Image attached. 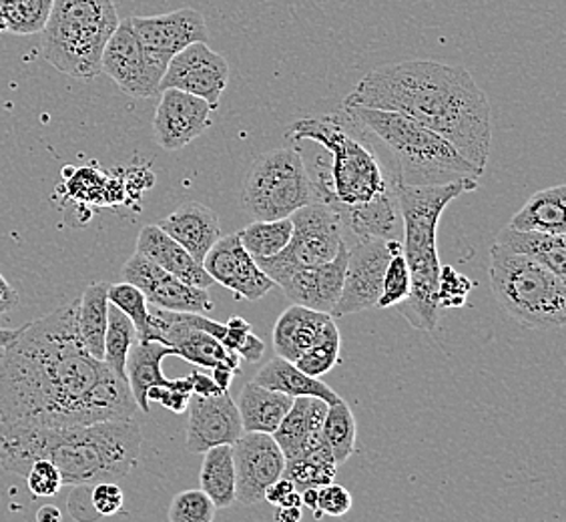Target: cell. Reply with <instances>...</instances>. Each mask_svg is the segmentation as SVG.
Segmentation results:
<instances>
[{
  "label": "cell",
  "instance_id": "6da1fadb",
  "mask_svg": "<svg viewBox=\"0 0 566 522\" xmlns=\"http://www.w3.org/2000/svg\"><path fill=\"white\" fill-rule=\"evenodd\" d=\"M109 366L88 354L76 302L21 327L0 359V422L65 428L97 425L95 388Z\"/></svg>",
  "mask_w": 566,
  "mask_h": 522
},
{
  "label": "cell",
  "instance_id": "7a4b0ae2",
  "mask_svg": "<svg viewBox=\"0 0 566 522\" xmlns=\"http://www.w3.org/2000/svg\"><path fill=\"white\" fill-rule=\"evenodd\" d=\"M344 103L408 115L444 137L474 167L484 171L489 164L491 103L464 66L438 61L378 66Z\"/></svg>",
  "mask_w": 566,
  "mask_h": 522
},
{
  "label": "cell",
  "instance_id": "3957f363",
  "mask_svg": "<svg viewBox=\"0 0 566 522\" xmlns=\"http://www.w3.org/2000/svg\"><path fill=\"white\" fill-rule=\"evenodd\" d=\"M142 445L135 418L65 428L0 422L2 470L27 477L33 462L49 460L61 472L63 487L125 479L139 460Z\"/></svg>",
  "mask_w": 566,
  "mask_h": 522
},
{
  "label": "cell",
  "instance_id": "277c9868",
  "mask_svg": "<svg viewBox=\"0 0 566 522\" xmlns=\"http://www.w3.org/2000/svg\"><path fill=\"white\" fill-rule=\"evenodd\" d=\"M287 137L294 143H316L329 153V164L307 167V174L314 184L316 203L336 209L338 216L392 191L388 167L368 143L359 139L358 130L348 129L338 115L295 121Z\"/></svg>",
  "mask_w": 566,
  "mask_h": 522
},
{
  "label": "cell",
  "instance_id": "5b68a950",
  "mask_svg": "<svg viewBox=\"0 0 566 522\" xmlns=\"http://www.w3.org/2000/svg\"><path fill=\"white\" fill-rule=\"evenodd\" d=\"M402 216V253L408 263L412 290L396 305L416 330L434 332L438 324V226L454 199L479 189V179H460L442 186H394Z\"/></svg>",
  "mask_w": 566,
  "mask_h": 522
},
{
  "label": "cell",
  "instance_id": "8992f818",
  "mask_svg": "<svg viewBox=\"0 0 566 522\" xmlns=\"http://www.w3.org/2000/svg\"><path fill=\"white\" fill-rule=\"evenodd\" d=\"M342 113L352 127L376 137L390 153L386 167L394 186H442L460 179H480L484 174L444 137L408 115L348 103L342 105Z\"/></svg>",
  "mask_w": 566,
  "mask_h": 522
},
{
  "label": "cell",
  "instance_id": "52a82bcc",
  "mask_svg": "<svg viewBox=\"0 0 566 522\" xmlns=\"http://www.w3.org/2000/svg\"><path fill=\"white\" fill-rule=\"evenodd\" d=\"M113 0H55L43 29V55L76 81L101 75V59L119 27Z\"/></svg>",
  "mask_w": 566,
  "mask_h": 522
},
{
  "label": "cell",
  "instance_id": "ba28073f",
  "mask_svg": "<svg viewBox=\"0 0 566 522\" xmlns=\"http://www.w3.org/2000/svg\"><path fill=\"white\" fill-rule=\"evenodd\" d=\"M489 278L496 302L521 326L531 330L565 326V278L496 243L491 250Z\"/></svg>",
  "mask_w": 566,
  "mask_h": 522
},
{
  "label": "cell",
  "instance_id": "9c48e42d",
  "mask_svg": "<svg viewBox=\"0 0 566 522\" xmlns=\"http://www.w3.org/2000/svg\"><path fill=\"white\" fill-rule=\"evenodd\" d=\"M243 209L255 221L292 218L316 203V191L300 147H277L260 155L243 179Z\"/></svg>",
  "mask_w": 566,
  "mask_h": 522
},
{
  "label": "cell",
  "instance_id": "30bf717a",
  "mask_svg": "<svg viewBox=\"0 0 566 522\" xmlns=\"http://www.w3.org/2000/svg\"><path fill=\"white\" fill-rule=\"evenodd\" d=\"M292 238L273 258L255 260L275 285L304 268L322 265L338 255L344 246V223L338 211L324 203H310L292 213Z\"/></svg>",
  "mask_w": 566,
  "mask_h": 522
},
{
  "label": "cell",
  "instance_id": "8fae6325",
  "mask_svg": "<svg viewBox=\"0 0 566 522\" xmlns=\"http://www.w3.org/2000/svg\"><path fill=\"white\" fill-rule=\"evenodd\" d=\"M165 71L167 63L143 46L133 31L132 21H120L103 51L101 73L109 75L125 95L151 98L161 93L159 85Z\"/></svg>",
  "mask_w": 566,
  "mask_h": 522
},
{
  "label": "cell",
  "instance_id": "7c38bea8",
  "mask_svg": "<svg viewBox=\"0 0 566 522\" xmlns=\"http://www.w3.org/2000/svg\"><path fill=\"white\" fill-rule=\"evenodd\" d=\"M398 253H402V241L359 240L348 250L342 294L329 316H349L374 310L380 300L386 268Z\"/></svg>",
  "mask_w": 566,
  "mask_h": 522
},
{
  "label": "cell",
  "instance_id": "4fadbf2b",
  "mask_svg": "<svg viewBox=\"0 0 566 522\" xmlns=\"http://www.w3.org/2000/svg\"><path fill=\"white\" fill-rule=\"evenodd\" d=\"M123 282L133 283L142 290L147 304L169 310V312H187V314H209L216 304L208 290L193 288L181 282L174 273L165 272L153 261L143 258L142 253H133L120 270Z\"/></svg>",
  "mask_w": 566,
  "mask_h": 522
},
{
  "label": "cell",
  "instance_id": "5bb4252c",
  "mask_svg": "<svg viewBox=\"0 0 566 522\" xmlns=\"http://www.w3.org/2000/svg\"><path fill=\"white\" fill-rule=\"evenodd\" d=\"M235 467V501L258 504L265 489L282 479L285 457L272 435L243 432L231 445Z\"/></svg>",
  "mask_w": 566,
  "mask_h": 522
},
{
  "label": "cell",
  "instance_id": "9a60e30c",
  "mask_svg": "<svg viewBox=\"0 0 566 522\" xmlns=\"http://www.w3.org/2000/svg\"><path fill=\"white\" fill-rule=\"evenodd\" d=\"M229 65L208 43H193L169 61L159 91L177 88L208 101L213 111L228 87Z\"/></svg>",
  "mask_w": 566,
  "mask_h": 522
},
{
  "label": "cell",
  "instance_id": "2e32d148",
  "mask_svg": "<svg viewBox=\"0 0 566 522\" xmlns=\"http://www.w3.org/2000/svg\"><path fill=\"white\" fill-rule=\"evenodd\" d=\"M201 263L213 282L221 283L248 302H260L275 288L258 261L241 246L238 233L221 236Z\"/></svg>",
  "mask_w": 566,
  "mask_h": 522
},
{
  "label": "cell",
  "instance_id": "e0dca14e",
  "mask_svg": "<svg viewBox=\"0 0 566 522\" xmlns=\"http://www.w3.org/2000/svg\"><path fill=\"white\" fill-rule=\"evenodd\" d=\"M243 435L240 413L228 392L213 396H191L187 406V450L193 455L209 448L233 445Z\"/></svg>",
  "mask_w": 566,
  "mask_h": 522
},
{
  "label": "cell",
  "instance_id": "ac0fdd59",
  "mask_svg": "<svg viewBox=\"0 0 566 522\" xmlns=\"http://www.w3.org/2000/svg\"><path fill=\"white\" fill-rule=\"evenodd\" d=\"M159 95L153 129L165 152H179L209 129L213 107L208 101L177 88H165Z\"/></svg>",
  "mask_w": 566,
  "mask_h": 522
},
{
  "label": "cell",
  "instance_id": "d6986e66",
  "mask_svg": "<svg viewBox=\"0 0 566 522\" xmlns=\"http://www.w3.org/2000/svg\"><path fill=\"white\" fill-rule=\"evenodd\" d=\"M129 21L143 46L167 65L189 44L209 41L206 19L193 9H179L157 17H132Z\"/></svg>",
  "mask_w": 566,
  "mask_h": 522
},
{
  "label": "cell",
  "instance_id": "ffe728a7",
  "mask_svg": "<svg viewBox=\"0 0 566 522\" xmlns=\"http://www.w3.org/2000/svg\"><path fill=\"white\" fill-rule=\"evenodd\" d=\"M346 261L348 248L344 243L334 260L314 268L297 270L290 278H285L280 288L292 304L304 305L307 310L322 314H332L342 294Z\"/></svg>",
  "mask_w": 566,
  "mask_h": 522
},
{
  "label": "cell",
  "instance_id": "44dd1931",
  "mask_svg": "<svg viewBox=\"0 0 566 522\" xmlns=\"http://www.w3.org/2000/svg\"><path fill=\"white\" fill-rule=\"evenodd\" d=\"M137 253L153 261L165 272L174 273L181 282L189 283L193 288L209 290L213 280L206 272L203 263L197 261L186 248H181L174 238H169L157 223L145 226L137 238Z\"/></svg>",
  "mask_w": 566,
  "mask_h": 522
},
{
  "label": "cell",
  "instance_id": "7402d4cb",
  "mask_svg": "<svg viewBox=\"0 0 566 522\" xmlns=\"http://www.w3.org/2000/svg\"><path fill=\"white\" fill-rule=\"evenodd\" d=\"M327 404L312 396L294 398L290 413L283 416L282 425L273 432V440L287 460H295L312 448L322 445V425L326 418Z\"/></svg>",
  "mask_w": 566,
  "mask_h": 522
},
{
  "label": "cell",
  "instance_id": "603a6c76",
  "mask_svg": "<svg viewBox=\"0 0 566 522\" xmlns=\"http://www.w3.org/2000/svg\"><path fill=\"white\" fill-rule=\"evenodd\" d=\"M157 226L181 248H186L197 261H203L208 251L221 238L218 213L199 201L177 207L171 216L161 219Z\"/></svg>",
  "mask_w": 566,
  "mask_h": 522
},
{
  "label": "cell",
  "instance_id": "cb8c5ba5",
  "mask_svg": "<svg viewBox=\"0 0 566 522\" xmlns=\"http://www.w3.org/2000/svg\"><path fill=\"white\" fill-rule=\"evenodd\" d=\"M339 219L358 240L402 241V216L396 189L371 203L339 213Z\"/></svg>",
  "mask_w": 566,
  "mask_h": 522
},
{
  "label": "cell",
  "instance_id": "d4e9b609",
  "mask_svg": "<svg viewBox=\"0 0 566 522\" xmlns=\"http://www.w3.org/2000/svg\"><path fill=\"white\" fill-rule=\"evenodd\" d=\"M329 314L292 304L273 326V348L280 358L295 362L310 348L326 326Z\"/></svg>",
  "mask_w": 566,
  "mask_h": 522
},
{
  "label": "cell",
  "instance_id": "484cf974",
  "mask_svg": "<svg viewBox=\"0 0 566 522\" xmlns=\"http://www.w3.org/2000/svg\"><path fill=\"white\" fill-rule=\"evenodd\" d=\"M167 356H175V352L171 348H167L159 342H135L133 344L132 352H129V358H127V382H129V388H132L133 398L139 406V410L145 414L151 413V406H149V398H147V392L155 388V386H175V382L165 378L161 374V362Z\"/></svg>",
  "mask_w": 566,
  "mask_h": 522
},
{
  "label": "cell",
  "instance_id": "4316f807",
  "mask_svg": "<svg viewBox=\"0 0 566 522\" xmlns=\"http://www.w3.org/2000/svg\"><path fill=\"white\" fill-rule=\"evenodd\" d=\"M294 398L285 396L282 392L270 390L250 382L243 386L238 398V413H240L243 432H263L273 435L277 426L282 425L283 416L290 413Z\"/></svg>",
  "mask_w": 566,
  "mask_h": 522
},
{
  "label": "cell",
  "instance_id": "83f0119b",
  "mask_svg": "<svg viewBox=\"0 0 566 522\" xmlns=\"http://www.w3.org/2000/svg\"><path fill=\"white\" fill-rule=\"evenodd\" d=\"M253 382L258 386H263V388L282 392L290 398L312 396V398H319L326 404L342 400V396L332 390L327 384H324L319 378L307 376L295 366L294 362H287V359L280 358V356L270 359L262 370L255 374Z\"/></svg>",
  "mask_w": 566,
  "mask_h": 522
},
{
  "label": "cell",
  "instance_id": "f1b7e54d",
  "mask_svg": "<svg viewBox=\"0 0 566 522\" xmlns=\"http://www.w3.org/2000/svg\"><path fill=\"white\" fill-rule=\"evenodd\" d=\"M509 228L538 231L551 236L566 233V187L556 186L536 191L523 209L511 219Z\"/></svg>",
  "mask_w": 566,
  "mask_h": 522
},
{
  "label": "cell",
  "instance_id": "f546056e",
  "mask_svg": "<svg viewBox=\"0 0 566 522\" xmlns=\"http://www.w3.org/2000/svg\"><path fill=\"white\" fill-rule=\"evenodd\" d=\"M496 246L541 263L556 275L565 278V236H551L538 231H518L506 226L496 236Z\"/></svg>",
  "mask_w": 566,
  "mask_h": 522
},
{
  "label": "cell",
  "instance_id": "4dcf8cb0",
  "mask_svg": "<svg viewBox=\"0 0 566 522\" xmlns=\"http://www.w3.org/2000/svg\"><path fill=\"white\" fill-rule=\"evenodd\" d=\"M109 283H91L76 300V327L83 346L95 359L103 362L105 332L109 322Z\"/></svg>",
  "mask_w": 566,
  "mask_h": 522
},
{
  "label": "cell",
  "instance_id": "1f68e13d",
  "mask_svg": "<svg viewBox=\"0 0 566 522\" xmlns=\"http://www.w3.org/2000/svg\"><path fill=\"white\" fill-rule=\"evenodd\" d=\"M199 470V484L216 509H228L235 502V467L229 445L209 448Z\"/></svg>",
  "mask_w": 566,
  "mask_h": 522
},
{
  "label": "cell",
  "instance_id": "d6a6232c",
  "mask_svg": "<svg viewBox=\"0 0 566 522\" xmlns=\"http://www.w3.org/2000/svg\"><path fill=\"white\" fill-rule=\"evenodd\" d=\"M336 472H338V464L326 445L322 442L302 457L287 460L282 477L292 480L295 490L302 492L305 489H319L334 482Z\"/></svg>",
  "mask_w": 566,
  "mask_h": 522
},
{
  "label": "cell",
  "instance_id": "836d02e7",
  "mask_svg": "<svg viewBox=\"0 0 566 522\" xmlns=\"http://www.w3.org/2000/svg\"><path fill=\"white\" fill-rule=\"evenodd\" d=\"M356 438H358L356 418L349 410L348 404L344 403V398L338 403L327 404L326 418L322 425V440L338 467L346 464L349 457L356 452Z\"/></svg>",
  "mask_w": 566,
  "mask_h": 522
},
{
  "label": "cell",
  "instance_id": "e575fe53",
  "mask_svg": "<svg viewBox=\"0 0 566 522\" xmlns=\"http://www.w3.org/2000/svg\"><path fill=\"white\" fill-rule=\"evenodd\" d=\"M55 0H0V34L43 33Z\"/></svg>",
  "mask_w": 566,
  "mask_h": 522
},
{
  "label": "cell",
  "instance_id": "d590c367",
  "mask_svg": "<svg viewBox=\"0 0 566 522\" xmlns=\"http://www.w3.org/2000/svg\"><path fill=\"white\" fill-rule=\"evenodd\" d=\"M292 219H273V221H253L248 228L238 231L241 246L253 260L273 258L285 250L292 238Z\"/></svg>",
  "mask_w": 566,
  "mask_h": 522
},
{
  "label": "cell",
  "instance_id": "8d00e7d4",
  "mask_svg": "<svg viewBox=\"0 0 566 522\" xmlns=\"http://www.w3.org/2000/svg\"><path fill=\"white\" fill-rule=\"evenodd\" d=\"M137 342V332L132 320L120 312L119 307L109 304V322L105 332V352L103 362L111 370L127 380V358L132 352L133 344Z\"/></svg>",
  "mask_w": 566,
  "mask_h": 522
},
{
  "label": "cell",
  "instance_id": "74e56055",
  "mask_svg": "<svg viewBox=\"0 0 566 522\" xmlns=\"http://www.w3.org/2000/svg\"><path fill=\"white\" fill-rule=\"evenodd\" d=\"M339 349H342V336H339L334 317H329L316 342L305 349L294 364L307 376L322 378V376H326L327 372H332L338 366Z\"/></svg>",
  "mask_w": 566,
  "mask_h": 522
},
{
  "label": "cell",
  "instance_id": "f35d334b",
  "mask_svg": "<svg viewBox=\"0 0 566 522\" xmlns=\"http://www.w3.org/2000/svg\"><path fill=\"white\" fill-rule=\"evenodd\" d=\"M107 297H109V304L119 307L120 312L132 320L137 340H143L149 327V304L142 290L135 288L133 283H109Z\"/></svg>",
  "mask_w": 566,
  "mask_h": 522
},
{
  "label": "cell",
  "instance_id": "ab89813d",
  "mask_svg": "<svg viewBox=\"0 0 566 522\" xmlns=\"http://www.w3.org/2000/svg\"><path fill=\"white\" fill-rule=\"evenodd\" d=\"M216 504L201 489L184 490L175 494L169 504V522H213L216 521Z\"/></svg>",
  "mask_w": 566,
  "mask_h": 522
},
{
  "label": "cell",
  "instance_id": "60d3db41",
  "mask_svg": "<svg viewBox=\"0 0 566 522\" xmlns=\"http://www.w3.org/2000/svg\"><path fill=\"white\" fill-rule=\"evenodd\" d=\"M412 290V278H410V270L408 263L403 260V253L394 255L386 273H384V283H381V295L378 300L376 307H396L402 304L403 300L410 295Z\"/></svg>",
  "mask_w": 566,
  "mask_h": 522
},
{
  "label": "cell",
  "instance_id": "b9f144b4",
  "mask_svg": "<svg viewBox=\"0 0 566 522\" xmlns=\"http://www.w3.org/2000/svg\"><path fill=\"white\" fill-rule=\"evenodd\" d=\"M27 487L36 499H49L55 497L59 490L63 489L61 472L56 470L53 462L49 460H36L27 472Z\"/></svg>",
  "mask_w": 566,
  "mask_h": 522
},
{
  "label": "cell",
  "instance_id": "7bdbcfd3",
  "mask_svg": "<svg viewBox=\"0 0 566 522\" xmlns=\"http://www.w3.org/2000/svg\"><path fill=\"white\" fill-rule=\"evenodd\" d=\"M472 283L454 272L450 265L440 268V278H438V305L442 307H462L467 304V297L470 294Z\"/></svg>",
  "mask_w": 566,
  "mask_h": 522
},
{
  "label": "cell",
  "instance_id": "ee69618b",
  "mask_svg": "<svg viewBox=\"0 0 566 522\" xmlns=\"http://www.w3.org/2000/svg\"><path fill=\"white\" fill-rule=\"evenodd\" d=\"M193 380H196V376L191 372V376L179 378V380L175 382V386H169V388L155 386V388L147 392V398H149V403L151 400L153 403H159L167 410H171V413H186L189 400L193 396Z\"/></svg>",
  "mask_w": 566,
  "mask_h": 522
},
{
  "label": "cell",
  "instance_id": "f6af8a7d",
  "mask_svg": "<svg viewBox=\"0 0 566 522\" xmlns=\"http://www.w3.org/2000/svg\"><path fill=\"white\" fill-rule=\"evenodd\" d=\"M354 504V499L349 494L348 489H344L342 484L329 482L326 487L317 489V516L322 519L326 516H344L348 514L349 509Z\"/></svg>",
  "mask_w": 566,
  "mask_h": 522
},
{
  "label": "cell",
  "instance_id": "bcb514c9",
  "mask_svg": "<svg viewBox=\"0 0 566 522\" xmlns=\"http://www.w3.org/2000/svg\"><path fill=\"white\" fill-rule=\"evenodd\" d=\"M91 502L98 516H115L123 511L125 494L117 482H98L91 487Z\"/></svg>",
  "mask_w": 566,
  "mask_h": 522
},
{
  "label": "cell",
  "instance_id": "7dc6e473",
  "mask_svg": "<svg viewBox=\"0 0 566 522\" xmlns=\"http://www.w3.org/2000/svg\"><path fill=\"white\" fill-rule=\"evenodd\" d=\"M263 501L270 502L277 509H300L302 507V494L295 490L292 480L282 477L265 489Z\"/></svg>",
  "mask_w": 566,
  "mask_h": 522
},
{
  "label": "cell",
  "instance_id": "c3c4849f",
  "mask_svg": "<svg viewBox=\"0 0 566 522\" xmlns=\"http://www.w3.org/2000/svg\"><path fill=\"white\" fill-rule=\"evenodd\" d=\"M69 509L73 519L78 522H95L101 519L91 502V487H75L69 499Z\"/></svg>",
  "mask_w": 566,
  "mask_h": 522
},
{
  "label": "cell",
  "instance_id": "681fc988",
  "mask_svg": "<svg viewBox=\"0 0 566 522\" xmlns=\"http://www.w3.org/2000/svg\"><path fill=\"white\" fill-rule=\"evenodd\" d=\"M228 332H226V337L221 340V344L229 349V352H235L238 356L241 354V349L245 348V344H248V340H250L251 334H253V330H251L250 324L245 322V320H241V317H231L228 320Z\"/></svg>",
  "mask_w": 566,
  "mask_h": 522
},
{
  "label": "cell",
  "instance_id": "f907efd6",
  "mask_svg": "<svg viewBox=\"0 0 566 522\" xmlns=\"http://www.w3.org/2000/svg\"><path fill=\"white\" fill-rule=\"evenodd\" d=\"M19 305V294L12 288L11 283L4 280V275L0 273V316L9 314Z\"/></svg>",
  "mask_w": 566,
  "mask_h": 522
},
{
  "label": "cell",
  "instance_id": "816d5d0a",
  "mask_svg": "<svg viewBox=\"0 0 566 522\" xmlns=\"http://www.w3.org/2000/svg\"><path fill=\"white\" fill-rule=\"evenodd\" d=\"M193 394L196 396H213V394H221L223 390H219L218 384L211 380V376H206L203 372L193 370Z\"/></svg>",
  "mask_w": 566,
  "mask_h": 522
},
{
  "label": "cell",
  "instance_id": "f5cc1de1",
  "mask_svg": "<svg viewBox=\"0 0 566 522\" xmlns=\"http://www.w3.org/2000/svg\"><path fill=\"white\" fill-rule=\"evenodd\" d=\"M36 522H63V512L53 504H44L36 511Z\"/></svg>",
  "mask_w": 566,
  "mask_h": 522
},
{
  "label": "cell",
  "instance_id": "db71d44e",
  "mask_svg": "<svg viewBox=\"0 0 566 522\" xmlns=\"http://www.w3.org/2000/svg\"><path fill=\"white\" fill-rule=\"evenodd\" d=\"M300 494H302V504L314 512L316 519H319V516H317V489H305L302 490Z\"/></svg>",
  "mask_w": 566,
  "mask_h": 522
},
{
  "label": "cell",
  "instance_id": "11a10c76",
  "mask_svg": "<svg viewBox=\"0 0 566 522\" xmlns=\"http://www.w3.org/2000/svg\"><path fill=\"white\" fill-rule=\"evenodd\" d=\"M302 512L300 509H277L275 512V522H300Z\"/></svg>",
  "mask_w": 566,
  "mask_h": 522
},
{
  "label": "cell",
  "instance_id": "9f6ffc18",
  "mask_svg": "<svg viewBox=\"0 0 566 522\" xmlns=\"http://www.w3.org/2000/svg\"><path fill=\"white\" fill-rule=\"evenodd\" d=\"M21 327L17 330H9V327H0V348L4 349L11 342H14V337L19 336Z\"/></svg>",
  "mask_w": 566,
  "mask_h": 522
}]
</instances>
